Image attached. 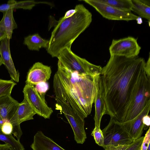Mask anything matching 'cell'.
Instances as JSON below:
<instances>
[{"label": "cell", "mask_w": 150, "mask_h": 150, "mask_svg": "<svg viewBox=\"0 0 150 150\" xmlns=\"http://www.w3.org/2000/svg\"><path fill=\"white\" fill-rule=\"evenodd\" d=\"M30 147L33 150H66L40 131L34 135Z\"/></svg>", "instance_id": "e0dca14e"}, {"label": "cell", "mask_w": 150, "mask_h": 150, "mask_svg": "<svg viewBox=\"0 0 150 150\" xmlns=\"http://www.w3.org/2000/svg\"><path fill=\"white\" fill-rule=\"evenodd\" d=\"M150 145L148 146L147 150H150Z\"/></svg>", "instance_id": "ab89813d"}, {"label": "cell", "mask_w": 150, "mask_h": 150, "mask_svg": "<svg viewBox=\"0 0 150 150\" xmlns=\"http://www.w3.org/2000/svg\"><path fill=\"white\" fill-rule=\"evenodd\" d=\"M75 13L71 17L61 18L52 32L46 50L52 57H57L64 49H71L75 40L90 25L91 13L83 4L76 5Z\"/></svg>", "instance_id": "3957f363"}, {"label": "cell", "mask_w": 150, "mask_h": 150, "mask_svg": "<svg viewBox=\"0 0 150 150\" xmlns=\"http://www.w3.org/2000/svg\"><path fill=\"white\" fill-rule=\"evenodd\" d=\"M7 37L6 32L3 28L0 26V42Z\"/></svg>", "instance_id": "d590c367"}, {"label": "cell", "mask_w": 150, "mask_h": 150, "mask_svg": "<svg viewBox=\"0 0 150 150\" xmlns=\"http://www.w3.org/2000/svg\"><path fill=\"white\" fill-rule=\"evenodd\" d=\"M36 114L26 99L19 103L18 108L10 122L13 126V134L18 141L22 134L20 124L24 121L34 119L33 117Z\"/></svg>", "instance_id": "8fae6325"}, {"label": "cell", "mask_w": 150, "mask_h": 150, "mask_svg": "<svg viewBox=\"0 0 150 150\" xmlns=\"http://www.w3.org/2000/svg\"><path fill=\"white\" fill-rule=\"evenodd\" d=\"M132 11L138 14L139 17L148 21L150 26V2L149 0H132Z\"/></svg>", "instance_id": "44dd1931"}, {"label": "cell", "mask_w": 150, "mask_h": 150, "mask_svg": "<svg viewBox=\"0 0 150 150\" xmlns=\"http://www.w3.org/2000/svg\"><path fill=\"white\" fill-rule=\"evenodd\" d=\"M93 80L96 90L94 102L95 106L94 119L95 126L100 127L102 118L104 115L106 114V110L102 96L100 74L94 76Z\"/></svg>", "instance_id": "9a60e30c"}, {"label": "cell", "mask_w": 150, "mask_h": 150, "mask_svg": "<svg viewBox=\"0 0 150 150\" xmlns=\"http://www.w3.org/2000/svg\"><path fill=\"white\" fill-rule=\"evenodd\" d=\"M49 42V40L43 38L38 33H36L25 37L23 43L30 50L39 51L42 48L47 49Z\"/></svg>", "instance_id": "ffe728a7"}, {"label": "cell", "mask_w": 150, "mask_h": 150, "mask_svg": "<svg viewBox=\"0 0 150 150\" xmlns=\"http://www.w3.org/2000/svg\"><path fill=\"white\" fill-rule=\"evenodd\" d=\"M16 84L13 81L0 79V97L11 95L13 88Z\"/></svg>", "instance_id": "cb8c5ba5"}, {"label": "cell", "mask_w": 150, "mask_h": 150, "mask_svg": "<svg viewBox=\"0 0 150 150\" xmlns=\"http://www.w3.org/2000/svg\"><path fill=\"white\" fill-rule=\"evenodd\" d=\"M136 21H137V23L138 24H141L142 23V18L139 16Z\"/></svg>", "instance_id": "8d00e7d4"}, {"label": "cell", "mask_w": 150, "mask_h": 150, "mask_svg": "<svg viewBox=\"0 0 150 150\" xmlns=\"http://www.w3.org/2000/svg\"><path fill=\"white\" fill-rule=\"evenodd\" d=\"M2 64H3V62L0 56V67Z\"/></svg>", "instance_id": "f35d334b"}, {"label": "cell", "mask_w": 150, "mask_h": 150, "mask_svg": "<svg viewBox=\"0 0 150 150\" xmlns=\"http://www.w3.org/2000/svg\"><path fill=\"white\" fill-rule=\"evenodd\" d=\"M10 41L6 37L0 42V57L11 79L13 81L18 82L19 74L15 67L11 56Z\"/></svg>", "instance_id": "5bb4252c"}, {"label": "cell", "mask_w": 150, "mask_h": 150, "mask_svg": "<svg viewBox=\"0 0 150 150\" xmlns=\"http://www.w3.org/2000/svg\"><path fill=\"white\" fill-rule=\"evenodd\" d=\"M13 10L10 9L2 12L3 16L0 21V26L4 30L7 39L10 40L12 38L13 30L18 27L13 16Z\"/></svg>", "instance_id": "ac0fdd59"}, {"label": "cell", "mask_w": 150, "mask_h": 150, "mask_svg": "<svg viewBox=\"0 0 150 150\" xmlns=\"http://www.w3.org/2000/svg\"><path fill=\"white\" fill-rule=\"evenodd\" d=\"M143 122L145 126L148 127L150 125V117L148 115H146L144 116L143 118Z\"/></svg>", "instance_id": "836d02e7"}, {"label": "cell", "mask_w": 150, "mask_h": 150, "mask_svg": "<svg viewBox=\"0 0 150 150\" xmlns=\"http://www.w3.org/2000/svg\"><path fill=\"white\" fill-rule=\"evenodd\" d=\"M117 9L127 11H132V0H96Z\"/></svg>", "instance_id": "7402d4cb"}, {"label": "cell", "mask_w": 150, "mask_h": 150, "mask_svg": "<svg viewBox=\"0 0 150 150\" xmlns=\"http://www.w3.org/2000/svg\"><path fill=\"white\" fill-rule=\"evenodd\" d=\"M144 138V136L141 137L134 141L125 150H140Z\"/></svg>", "instance_id": "484cf974"}, {"label": "cell", "mask_w": 150, "mask_h": 150, "mask_svg": "<svg viewBox=\"0 0 150 150\" xmlns=\"http://www.w3.org/2000/svg\"><path fill=\"white\" fill-rule=\"evenodd\" d=\"M82 1L92 6L103 18L109 20L128 21L136 20L139 17L131 11L120 10L98 2L96 0Z\"/></svg>", "instance_id": "30bf717a"}, {"label": "cell", "mask_w": 150, "mask_h": 150, "mask_svg": "<svg viewBox=\"0 0 150 150\" xmlns=\"http://www.w3.org/2000/svg\"><path fill=\"white\" fill-rule=\"evenodd\" d=\"M0 150H13V149L10 145L5 143L4 144H0Z\"/></svg>", "instance_id": "e575fe53"}, {"label": "cell", "mask_w": 150, "mask_h": 150, "mask_svg": "<svg viewBox=\"0 0 150 150\" xmlns=\"http://www.w3.org/2000/svg\"><path fill=\"white\" fill-rule=\"evenodd\" d=\"M53 88L62 95L82 119L90 114L95 94L93 76L71 70L58 61Z\"/></svg>", "instance_id": "7a4b0ae2"}, {"label": "cell", "mask_w": 150, "mask_h": 150, "mask_svg": "<svg viewBox=\"0 0 150 150\" xmlns=\"http://www.w3.org/2000/svg\"><path fill=\"white\" fill-rule=\"evenodd\" d=\"M19 104L11 95L0 97V115L4 122H10L16 112Z\"/></svg>", "instance_id": "2e32d148"}, {"label": "cell", "mask_w": 150, "mask_h": 150, "mask_svg": "<svg viewBox=\"0 0 150 150\" xmlns=\"http://www.w3.org/2000/svg\"><path fill=\"white\" fill-rule=\"evenodd\" d=\"M49 23L48 29L49 31L52 27H56L58 24L59 21H57L53 16H50L49 17Z\"/></svg>", "instance_id": "4dcf8cb0"}, {"label": "cell", "mask_w": 150, "mask_h": 150, "mask_svg": "<svg viewBox=\"0 0 150 150\" xmlns=\"http://www.w3.org/2000/svg\"><path fill=\"white\" fill-rule=\"evenodd\" d=\"M23 92L24 98L36 114L45 119L50 118L53 111L47 105L45 98L41 96L34 85L26 83Z\"/></svg>", "instance_id": "9c48e42d"}, {"label": "cell", "mask_w": 150, "mask_h": 150, "mask_svg": "<svg viewBox=\"0 0 150 150\" xmlns=\"http://www.w3.org/2000/svg\"><path fill=\"white\" fill-rule=\"evenodd\" d=\"M76 9L75 8L74 9H71L67 11L64 16L63 17L64 19L68 18L72 16L76 12Z\"/></svg>", "instance_id": "d6a6232c"}, {"label": "cell", "mask_w": 150, "mask_h": 150, "mask_svg": "<svg viewBox=\"0 0 150 150\" xmlns=\"http://www.w3.org/2000/svg\"><path fill=\"white\" fill-rule=\"evenodd\" d=\"M150 103V77L146 74L127 112L124 122L137 117Z\"/></svg>", "instance_id": "8992f818"}, {"label": "cell", "mask_w": 150, "mask_h": 150, "mask_svg": "<svg viewBox=\"0 0 150 150\" xmlns=\"http://www.w3.org/2000/svg\"><path fill=\"white\" fill-rule=\"evenodd\" d=\"M1 128L2 132L4 134L6 135L12 134L13 129V126L9 122H4Z\"/></svg>", "instance_id": "83f0119b"}, {"label": "cell", "mask_w": 150, "mask_h": 150, "mask_svg": "<svg viewBox=\"0 0 150 150\" xmlns=\"http://www.w3.org/2000/svg\"><path fill=\"white\" fill-rule=\"evenodd\" d=\"M4 121L0 115V127H1L4 123Z\"/></svg>", "instance_id": "74e56055"}, {"label": "cell", "mask_w": 150, "mask_h": 150, "mask_svg": "<svg viewBox=\"0 0 150 150\" xmlns=\"http://www.w3.org/2000/svg\"><path fill=\"white\" fill-rule=\"evenodd\" d=\"M45 4L46 2L35 1L34 0H26L17 1L14 0H10L7 3L0 5V12H3L10 9H23L30 10L35 5L39 4Z\"/></svg>", "instance_id": "d6986e66"}, {"label": "cell", "mask_w": 150, "mask_h": 150, "mask_svg": "<svg viewBox=\"0 0 150 150\" xmlns=\"http://www.w3.org/2000/svg\"><path fill=\"white\" fill-rule=\"evenodd\" d=\"M91 135L93 137L96 143L99 146L103 147L104 145V136L100 127L95 126Z\"/></svg>", "instance_id": "d4e9b609"}, {"label": "cell", "mask_w": 150, "mask_h": 150, "mask_svg": "<svg viewBox=\"0 0 150 150\" xmlns=\"http://www.w3.org/2000/svg\"><path fill=\"white\" fill-rule=\"evenodd\" d=\"M51 73L50 67L41 62H36L28 72L26 83L34 86L41 83L46 82L50 79Z\"/></svg>", "instance_id": "7c38bea8"}, {"label": "cell", "mask_w": 150, "mask_h": 150, "mask_svg": "<svg viewBox=\"0 0 150 150\" xmlns=\"http://www.w3.org/2000/svg\"><path fill=\"white\" fill-rule=\"evenodd\" d=\"M144 59L111 56L100 74L106 114L121 123L145 74Z\"/></svg>", "instance_id": "6da1fadb"}, {"label": "cell", "mask_w": 150, "mask_h": 150, "mask_svg": "<svg viewBox=\"0 0 150 150\" xmlns=\"http://www.w3.org/2000/svg\"><path fill=\"white\" fill-rule=\"evenodd\" d=\"M129 145H106L102 147L105 150H125Z\"/></svg>", "instance_id": "f546056e"}, {"label": "cell", "mask_w": 150, "mask_h": 150, "mask_svg": "<svg viewBox=\"0 0 150 150\" xmlns=\"http://www.w3.org/2000/svg\"><path fill=\"white\" fill-rule=\"evenodd\" d=\"M58 61L67 69L82 74L94 76L100 74L102 67L89 62L74 53L68 48H65L57 57Z\"/></svg>", "instance_id": "5b68a950"}, {"label": "cell", "mask_w": 150, "mask_h": 150, "mask_svg": "<svg viewBox=\"0 0 150 150\" xmlns=\"http://www.w3.org/2000/svg\"><path fill=\"white\" fill-rule=\"evenodd\" d=\"M46 83V82L41 83L36 85L35 87L40 95L44 98H45L44 93H45L48 89V85Z\"/></svg>", "instance_id": "f1b7e54d"}, {"label": "cell", "mask_w": 150, "mask_h": 150, "mask_svg": "<svg viewBox=\"0 0 150 150\" xmlns=\"http://www.w3.org/2000/svg\"><path fill=\"white\" fill-rule=\"evenodd\" d=\"M150 109V103L148 104L135 118L130 121L122 123L129 135L134 141L141 137L144 128L143 118L145 115H148Z\"/></svg>", "instance_id": "4fadbf2b"}, {"label": "cell", "mask_w": 150, "mask_h": 150, "mask_svg": "<svg viewBox=\"0 0 150 150\" xmlns=\"http://www.w3.org/2000/svg\"><path fill=\"white\" fill-rule=\"evenodd\" d=\"M144 69L146 73L147 76L150 77V56L149 53L148 59L147 61L146 62L144 67Z\"/></svg>", "instance_id": "1f68e13d"}, {"label": "cell", "mask_w": 150, "mask_h": 150, "mask_svg": "<svg viewBox=\"0 0 150 150\" xmlns=\"http://www.w3.org/2000/svg\"><path fill=\"white\" fill-rule=\"evenodd\" d=\"M0 141L4 142L10 145L13 150H25V149L20 141L16 140L12 134L6 135L1 131L0 127Z\"/></svg>", "instance_id": "603a6c76"}, {"label": "cell", "mask_w": 150, "mask_h": 150, "mask_svg": "<svg viewBox=\"0 0 150 150\" xmlns=\"http://www.w3.org/2000/svg\"><path fill=\"white\" fill-rule=\"evenodd\" d=\"M102 131L104 136L103 146L129 145L134 141L122 123L112 117H110L109 124Z\"/></svg>", "instance_id": "52a82bcc"}, {"label": "cell", "mask_w": 150, "mask_h": 150, "mask_svg": "<svg viewBox=\"0 0 150 150\" xmlns=\"http://www.w3.org/2000/svg\"><path fill=\"white\" fill-rule=\"evenodd\" d=\"M141 49L137 39L128 36L119 39H113L109 50L110 56L133 58L138 56Z\"/></svg>", "instance_id": "ba28073f"}, {"label": "cell", "mask_w": 150, "mask_h": 150, "mask_svg": "<svg viewBox=\"0 0 150 150\" xmlns=\"http://www.w3.org/2000/svg\"><path fill=\"white\" fill-rule=\"evenodd\" d=\"M150 143V129L149 128L142 142L140 150H147Z\"/></svg>", "instance_id": "4316f807"}, {"label": "cell", "mask_w": 150, "mask_h": 150, "mask_svg": "<svg viewBox=\"0 0 150 150\" xmlns=\"http://www.w3.org/2000/svg\"><path fill=\"white\" fill-rule=\"evenodd\" d=\"M57 103L56 106L64 114L73 130L74 140L77 144H83L87 138L84 129V120L74 111L62 94L53 88Z\"/></svg>", "instance_id": "277c9868"}]
</instances>
